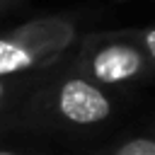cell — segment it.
Listing matches in <instances>:
<instances>
[{"mask_svg":"<svg viewBox=\"0 0 155 155\" xmlns=\"http://www.w3.org/2000/svg\"><path fill=\"white\" fill-rule=\"evenodd\" d=\"M19 124L53 131H92L109 124L119 111L114 90H107L73 68L39 78L19 104Z\"/></svg>","mask_w":155,"mask_h":155,"instance_id":"6da1fadb","label":"cell"},{"mask_svg":"<svg viewBox=\"0 0 155 155\" xmlns=\"http://www.w3.org/2000/svg\"><path fill=\"white\" fill-rule=\"evenodd\" d=\"M73 15H46L0 34V78H39L80 41Z\"/></svg>","mask_w":155,"mask_h":155,"instance_id":"7a4b0ae2","label":"cell"},{"mask_svg":"<svg viewBox=\"0 0 155 155\" xmlns=\"http://www.w3.org/2000/svg\"><path fill=\"white\" fill-rule=\"evenodd\" d=\"M70 68L107 90L131 87L155 78V65L148 56L116 29L82 34Z\"/></svg>","mask_w":155,"mask_h":155,"instance_id":"3957f363","label":"cell"},{"mask_svg":"<svg viewBox=\"0 0 155 155\" xmlns=\"http://www.w3.org/2000/svg\"><path fill=\"white\" fill-rule=\"evenodd\" d=\"M102 155H155V126L124 136Z\"/></svg>","mask_w":155,"mask_h":155,"instance_id":"277c9868","label":"cell"},{"mask_svg":"<svg viewBox=\"0 0 155 155\" xmlns=\"http://www.w3.org/2000/svg\"><path fill=\"white\" fill-rule=\"evenodd\" d=\"M39 78H0V114H5L10 107H19Z\"/></svg>","mask_w":155,"mask_h":155,"instance_id":"5b68a950","label":"cell"},{"mask_svg":"<svg viewBox=\"0 0 155 155\" xmlns=\"http://www.w3.org/2000/svg\"><path fill=\"white\" fill-rule=\"evenodd\" d=\"M121 36H126L128 41H133L145 56L148 61L155 65V24L150 27H124V29H116Z\"/></svg>","mask_w":155,"mask_h":155,"instance_id":"8992f818","label":"cell"},{"mask_svg":"<svg viewBox=\"0 0 155 155\" xmlns=\"http://www.w3.org/2000/svg\"><path fill=\"white\" fill-rule=\"evenodd\" d=\"M0 155H31V153H24V150H17V148H7V145H0Z\"/></svg>","mask_w":155,"mask_h":155,"instance_id":"52a82bcc","label":"cell"}]
</instances>
